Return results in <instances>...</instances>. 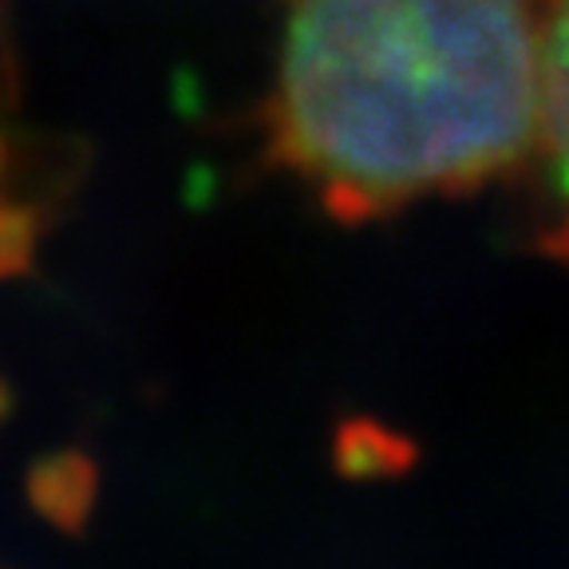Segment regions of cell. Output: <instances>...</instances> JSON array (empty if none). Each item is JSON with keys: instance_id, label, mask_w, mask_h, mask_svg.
<instances>
[{"instance_id": "obj_1", "label": "cell", "mask_w": 569, "mask_h": 569, "mask_svg": "<svg viewBox=\"0 0 569 569\" xmlns=\"http://www.w3.org/2000/svg\"><path fill=\"white\" fill-rule=\"evenodd\" d=\"M269 154L340 222L518 182L538 139L530 0H273Z\"/></svg>"}, {"instance_id": "obj_2", "label": "cell", "mask_w": 569, "mask_h": 569, "mask_svg": "<svg viewBox=\"0 0 569 569\" xmlns=\"http://www.w3.org/2000/svg\"><path fill=\"white\" fill-rule=\"evenodd\" d=\"M542 52V111L538 139L522 170L530 190L533 241L569 266V0H530Z\"/></svg>"}, {"instance_id": "obj_3", "label": "cell", "mask_w": 569, "mask_h": 569, "mask_svg": "<svg viewBox=\"0 0 569 569\" xmlns=\"http://www.w3.org/2000/svg\"><path fill=\"white\" fill-rule=\"evenodd\" d=\"M32 258V213L9 187V147L0 134V277L17 273Z\"/></svg>"}, {"instance_id": "obj_4", "label": "cell", "mask_w": 569, "mask_h": 569, "mask_svg": "<svg viewBox=\"0 0 569 569\" xmlns=\"http://www.w3.org/2000/svg\"><path fill=\"white\" fill-rule=\"evenodd\" d=\"M0 416H4V391H0Z\"/></svg>"}]
</instances>
